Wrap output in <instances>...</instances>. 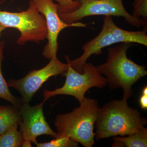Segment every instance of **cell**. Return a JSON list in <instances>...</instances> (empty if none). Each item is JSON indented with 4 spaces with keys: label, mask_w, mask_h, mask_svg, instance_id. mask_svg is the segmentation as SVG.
I'll return each instance as SVG.
<instances>
[{
    "label": "cell",
    "mask_w": 147,
    "mask_h": 147,
    "mask_svg": "<svg viewBox=\"0 0 147 147\" xmlns=\"http://www.w3.org/2000/svg\"><path fill=\"white\" fill-rule=\"evenodd\" d=\"M132 45L131 42H123L108 48L106 62L96 66L100 73L107 77L109 88H122L123 98L127 100L133 94V85L147 75L146 67L137 64L127 56V50Z\"/></svg>",
    "instance_id": "7a4b0ae2"
},
{
    "label": "cell",
    "mask_w": 147,
    "mask_h": 147,
    "mask_svg": "<svg viewBox=\"0 0 147 147\" xmlns=\"http://www.w3.org/2000/svg\"><path fill=\"white\" fill-rule=\"evenodd\" d=\"M67 63L68 68L64 75L65 83L62 87L54 90H45L43 94L45 101L58 95H67L74 96L80 102L90 88L96 87L102 89L108 84L106 78L102 76L92 64L85 63L82 67L83 73H80Z\"/></svg>",
    "instance_id": "8992f818"
},
{
    "label": "cell",
    "mask_w": 147,
    "mask_h": 147,
    "mask_svg": "<svg viewBox=\"0 0 147 147\" xmlns=\"http://www.w3.org/2000/svg\"><path fill=\"white\" fill-rule=\"evenodd\" d=\"M21 121V112L18 107L13 105L0 106V135Z\"/></svg>",
    "instance_id": "8fae6325"
},
{
    "label": "cell",
    "mask_w": 147,
    "mask_h": 147,
    "mask_svg": "<svg viewBox=\"0 0 147 147\" xmlns=\"http://www.w3.org/2000/svg\"><path fill=\"white\" fill-rule=\"evenodd\" d=\"M132 5V16L147 23V0H134Z\"/></svg>",
    "instance_id": "2e32d148"
},
{
    "label": "cell",
    "mask_w": 147,
    "mask_h": 147,
    "mask_svg": "<svg viewBox=\"0 0 147 147\" xmlns=\"http://www.w3.org/2000/svg\"><path fill=\"white\" fill-rule=\"evenodd\" d=\"M0 24L20 32L17 43L23 45L29 41L38 43L45 40L47 28L45 18L40 14L32 0L27 10L19 12L0 10Z\"/></svg>",
    "instance_id": "5b68a950"
},
{
    "label": "cell",
    "mask_w": 147,
    "mask_h": 147,
    "mask_svg": "<svg viewBox=\"0 0 147 147\" xmlns=\"http://www.w3.org/2000/svg\"><path fill=\"white\" fill-rule=\"evenodd\" d=\"M45 101L44 100L33 106L23 103L19 108L22 117L20 131L24 140H29L35 145L38 143L37 138L41 135H49L54 139L61 135L53 131L45 119L43 112Z\"/></svg>",
    "instance_id": "30bf717a"
},
{
    "label": "cell",
    "mask_w": 147,
    "mask_h": 147,
    "mask_svg": "<svg viewBox=\"0 0 147 147\" xmlns=\"http://www.w3.org/2000/svg\"><path fill=\"white\" fill-rule=\"evenodd\" d=\"M5 47L4 41H0V98H3L11 102L12 105L20 108L23 104L21 99L13 96L9 91L7 83L6 82L2 73L1 66L3 60V50Z\"/></svg>",
    "instance_id": "4fadbf2b"
},
{
    "label": "cell",
    "mask_w": 147,
    "mask_h": 147,
    "mask_svg": "<svg viewBox=\"0 0 147 147\" xmlns=\"http://www.w3.org/2000/svg\"><path fill=\"white\" fill-rule=\"evenodd\" d=\"M68 68L67 63L61 62L57 56L50 59L49 63L42 68L32 70L21 79H10L7 84L19 93L23 103H29L42 84L53 76H64Z\"/></svg>",
    "instance_id": "ba28073f"
},
{
    "label": "cell",
    "mask_w": 147,
    "mask_h": 147,
    "mask_svg": "<svg viewBox=\"0 0 147 147\" xmlns=\"http://www.w3.org/2000/svg\"><path fill=\"white\" fill-rule=\"evenodd\" d=\"M146 119L138 109L129 107L127 100H114L100 108L95 123L96 139L128 136L138 131L146 124Z\"/></svg>",
    "instance_id": "6da1fadb"
},
{
    "label": "cell",
    "mask_w": 147,
    "mask_h": 147,
    "mask_svg": "<svg viewBox=\"0 0 147 147\" xmlns=\"http://www.w3.org/2000/svg\"><path fill=\"white\" fill-rule=\"evenodd\" d=\"M7 28L5 26H4L0 24V38H1V34Z\"/></svg>",
    "instance_id": "ffe728a7"
},
{
    "label": "cell",
    "mask_w": 147,
    "mask_h": 147,
    "mask_svg": "<svg viewBox=\"0 0 147 147\" xmlns=\"http://www.w3.org/2000/svg\"><path fill=\"white\" fill-rule=\"evenodd\" d=\"M139 103L142 109H147V94H142L139 99Z\"/></svg>",
    "instance_id": "ac0fdd59"
},
{
    "label": "cell",
    "mask_w": 147,
    "mask_h": 147,
    "mask_svg": "<svg viewBox=\"0 0 147 147\" xmlns=\"http://www.w3.org/2000/svg\"><path fill=\"white\" fill-rule=\"evenodd\" d=\"M79 143L75 142L67 135L61 134L59 137L50 142L45 143H37V147H77Z\"/></svg>",
    "instance_id": "9a60e30c"
},
{
    "label": "cell",
    "mask_w": 147,
    "mask_h": 147,
    "mask_svg": "<svg viewBox=\"0 0 147 147\" xmlns=\"http://www.w3.org/2000/svg\"><path fill=\"white\" fill-rule=\"evenodd\" d=\"M18 125H15L4 134L0 135V147H22L24 138L20 130Z\"/></svg>",
    "instance_id": "5bb4252c"
},
{
    "label": "cell",
    "mask_w": 147,
    "mask_h": 147,
    "mask_svg": "<svg viewBox=\"0 0 147 147\" xmlns=\"http://www.w3.org/2000/svg\"><path fill=\"white\" fill-rule=\"evenodd\" d=\"M39 13L45 16L47 28L46 38L48 42L45 45L42 55L50 59L57 57L58 50V38L61 31L69 27L88 28V24L76 22L71 24L65 23L60 18L58 13V4H55L53 0H32Z\"/></svg>",
    "instance_id": "9c48e42d"
},
{
    "label": "cell",
    "mask_w": 147,
    "mask_h": 147,
    "mask_svg": "<svg viewBox=\"0 0 147 147\" xmlns=\"http://www.w3.org/2000/svg\"><path fill=\"white\" fill-rule=\"evenodd\" d=\"M58 3V13H69L79 8L80 4L74 0H55Z\"/></svg>",
    "instance_id": "e0dca14e"
},
{
    "label": "cell",
    "mask_w": 147,
    "mask_h": 147,
    "mask_svg": "<svg viewBox=\"0 0 147 147\" xmlns=\"http://www.w3.org/2000/svg\"><path fill=\"white\" fill-rule=\"evenodd\" d=\"M113 147H147V129L143 127L127 137H116Z\"/></svg>",
    "instance_id": "7c38bea8"
},
{
    "label": "cell",
    "mask_w": 147,
    "mask_h": 147,
    "mask_svg": "<svg viewBox=\"0 0 147 147\" xmlns=\"http://www.w3.org/2000/svg\"><path fill=\"white\" fill-rule=\"evenodd\" d=\"M100 109L97 100L85 97L72 112L57 116L54 125L58 133L68 136L84 147H92L96 135L94 124Z\"/></svg>",
    "instance_id": "3957f363"
},
{
    "label": "cell",
    "mask_w": 147,
    "mask_h": 147,
    "mask_svg": "<svg viewBox=\"0 0 147 147\" xmlns=\"http://www.w3.org/2000/svg\"><path fill=\"white\" fill-rule=\"evenodd\" d=\"M32 142L29 140H24L23 142V144L22 147H32Z\"/></svg>",
    "instance_id": "d6986e66"
},
{
    "label": "cell",
    "mask_w": 147,
    "mask_h": 147,
    "mask_svg": "<svg viewBox=\"0 0 147 147\" xmlns=\"http://www.w3.org/2000/svg\"><path fill=\"white\" fill-rule=\"evenodd\" d=\"M147 31H129L119 28L115 24L111 16L103 18L102 30L97 36L83 45L82 55L76 59L71 60L68 56L65 58L74 69L83 73L82 67L92 55L102 54L103 48L115 43L127 42L138 43L147 46Z\"/></svg>",
    "instance_id": "277c9868"
},
{
    "label": "cell",
    "mask_w": 147,
    "mask_h": 147,
    "mask_svg": "<svg viewBox=\"0 0 147 147\" xmlns=\"http://www.w3.org/2000/svg\"><path fill=\"white\" fill-rule=\"evenodd\" d=\"M80 4L79 8L69 13H59L65 23L71 24L87 16L94 15L115 16L123 17L132 26L138 28H144L147 31V23L134 18L127 12L124 6L123 0H74Z\"/></svg>",
    "instance_id": "52a82bcc"
}]
</instances>
